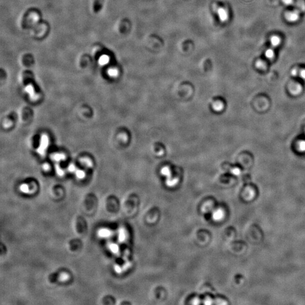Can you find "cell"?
Returning a JSON list of instances; mask_svg holds the SVG:
<instances>
[{"mask_svg":"<svg viewBox=\"0 0 305 305\" xmlns=\"http://www.w3.org/2000/svg\"><path fill=\"white\" fill-rule=\"evenodd\" d=\"M75 166H74V165L71 164V165H70V166H69V167H68V170H69L70 172H74V171H75Z\"/></svg>","mask_w":305,"mask_h":305,"instance_id":"obj_21","label":"cell"},{"mask_svg":"<svg viewBox=\"0 0 305 305\" xmlns=\"http://www.w3.org/2000/svg\"><path fill=\"white\" fill-rule=\"evenodd\" d=\"M219 16L222 21H225L228 19V14L223 9H219L218 10Z\"/></svg>","mask_w":305,"mask_h":305,"instance_id":"obj_5","label":"cell"},{"mask_svg":"<svg viewBox=\"0 0 305 305\" xmlns=\"http://www.w3.org/2000/svg\"><path fill=\"white\" fill-rule=\"evenodd\" d=\"M69 278V275L66 274V273H62L60 276V277H59V279L60 280L62 281H65L66 280L68 279Z\"/></svg>","mask_w":305,"mask_h":305,"instance_id":"obj_15","label":"cell"},{"mask_svg":"<svg viewBox=\"0 0 305 305\" xmlns=\"http://www.w3.org/2000/svg\"><path fill=\"white\" fill-rule=\"evenodd\" d=\"M283 2L285 5H289L292 4L293 0H283Z\"/></svg>","mask_w":305,"mask_h":305,"instance_id":"obj_19","label":"cell"},{"mask_svg":"<svg viewBox=\"0 0 305 305\" xmlns=\"http://www.w3.org/2000/svg\"><path fill=\"white\" fill-rule=\"evenodd\" d=\"M25 90V91L27 92L30 95V97L32 99L35 98V92H34V89H33V88L32 87V86L29 85V86H26Z\"/></svg>","mask_w":305,"mask_h":305,"instance_id":"obj_9","label":"cell"},{"mask_svg":"<svg viewBox=\"0 0 305 305\" xmlns=\"http://www.w3.org/2000/svg\"><path fill=\"white\" fill-rule=\"evenodd\" d=\"M301 76L302 77L305 79V70H304L301 72Z\"/></svg>","mask_w":305,"mask_h":305,"instance_id":"obj_23","label":"cell"},{"mask_svg":"<svg viewBox=\"0 0 305 305\" xmlns=\"http://www.w3.org/2000/svg\"><path fill=\"white\" fill-rule=\"evenodd\" d=\"M112 234L111 231L107 228L100 229L98 231V235L101 238H107Z\"/></svg>","mask_w":305,"mask_h":305,"instance_id":"obj_4","label":"cell"},{"mask_svg":"<svg viewBox=\"0 0 305 305\" xmlns=\"http://www.w3.org/2000/svg\"><path fill=\"white\" fill-rule=\"evenodd\" d=\"M109 61H110V58H109V56H107V55H102L99 58L98 62H99L100 65H105L109 63Z\"/></svg>","mask_w":305,"mask_h":305,"instance_id":"obj_6","label":"cell"},{"mask_svg":"<svg viewBox=\"0 0 305 305\" xmlns=\"http://www.w3.org/2000/svg\"><path fill=\"white\" fill-rule=\"evenodd\" d=\"M224 216V213L223 210L222 209H218L215 211L214 212L213 215V218L214 220L215 221H220L223 218Z\"/></svg>","mask_w":305,"mask_h":305,"instance_id":"obj_3","label":"cell"},{"mask_svg":"<svg viewBox=\"0 0 305 305\" xmlns=\"http://www.w3.org/2000/svg\"><path fill=\"white\" fill-rule=\"evenodd\" d=\"M281 40L279 37L277 36H274L271 38V44L274 46H277L280 44Z\"/></svg>","mask_w":305,"mask_h":305,"instance_id":"obj_7","label":"cell"},{"mask_svg":"<svg viewBox=\"0 0 305 305\" xmlns=\"http://www.w3.org/2000/svg\"><path fill=\"white\" fill-rule=\"evenodd\" d=\"M43 168H44V170L47 171V170H48V169H49V166H48V164H44V165L43 166Z\"/></svg>","mask_w":305,"mask_h":305,"instance_id":"obj_22","label":"cell"},{"mask_svg":"<svg viewBox=\"0 0 305 305\" xmlns=\"http://www.w3.org/2000/svg\"><path fill=\"white\" fill-rule=\"evenodd\" d=\"M274 51L272 49H268L265 52V56L266 57V58H267L269 59L272 58L274 57Z\"/></svg>","mask_w":305,"mask_h":305,"instance_id":"obj_11","label":"cell"},{"mask_svg":"<svg viewBox=\"0 0 305 305\" xmlns=\"http://www.w3.org/2000/svg\"><path fill=\"white\" fill-rule=\"evenodd\" d=\"M82 162L83 163H84L86 165L88 166H91V163L90 162L89 160H87V159H83L82 160Z\"/></svg>","mask_w":305,"mask_h":305,"instance_id":"obj_20","label":"cell"},{"mask_svg":"<svg viewBox=\"0 0 305 305\" xmlns=\"http://www.w3.org/2000/svg\"><path fill=\"white\" fill-rule=\"evenodd\" d=\"M65 155L63 154H56L53 157V158L57 161H60L61 160H63L65 159Z\"/></svg>","mask_w":305,"mask_h":305,"instance_id":"obj_16","label":"cell"},{"mask_svg":"<svg viewBox=\"0 0 305 305\" xmlns=\"http://www.w3.org/2000/svg\"><path fill=\"white\" fill-rule=\"evenodd\" d=\"M107 72H108L109 75L112 76V77H115L118 74V71L117 69H115V68H110V69H109L108 70Z\"/></svg>","mask_w":305,"mask_h":305,"instance_id":"obj_12","label":"cell"},{"mask_svg":"<svg viewBox=\"0 0 305 305\" xmlns=\"http://www.w3.org/2000/svg\"><path fill=\"white\" fill-rule=\"evenodd\" d=\"M126 232L125 231L123 228H121L119 231V241L122 243L123 242L125 239H126Z\"/></svg>","mask_w":305,"mask_h":305,"instance_id":"obj_10","label":"cell"},{"mask_svg":"<svg viewBox=\"0 0 305 305\" xmlns=\"http://www.w3.org/2000/svg\"><path fill=\"white\" fill-rule=\"evenodd\" d=\"M76 176L79 179H82L85 177V173L81 170H77L76 171Z\"/></svg>","mask_w":305,"mask_h":305,"instance_id":"obj_14","label":"cell"},{"mask_svg":"<svg viewBox=\"0 0 305 305\" xmlns=\"http://www.w3.org/2000/svg\"><path fill=\"white\" fill-rule=\"evenodd\" d=\"M109 249H110V250L112 251V253H113L114 254H117L119 251V248L118 245L117 244H114V243H110L109 244Z\"/></svg>","mask_w":305,"mask_h":305,"instance_id":"obj_8","label":"cell"},{"mask_svg":"<svg viewBox=\"0 0 305 305\" xmlns=\"http://www.w3.org/2000/svg\"><path fill=\"white\" fill-rule=\"evenodd\" d=\"M114 269H115V271L117 272V273H121L122 272L121 268L118 265H115V266Z\"/></svg>","mask_w":305,"mask_h":305,"instance_id":"obj_18","label":"cell"},{"mask_svg":"<svg viewBox=\"0 0 305 305\" xmlns=\"http://www.w3.org/2000/svg\"><path fill=\"white\" fill-rule=\"evenodd\" d=\"M56 169H57V173H58L60 176H63V175H64V172H63V170H62L60 168L58 167H56Z\"/></svg>","mask_w":305,"mask_h":305,"instance_id":"obj_17","label":"cell"},{"mask_svg":"<svg viewBox=\"0 0 305 305\" xmlns=\"http://www.w3.org/2000/svg\"><path fill=\"white\" fill-rule=\"evenodd\" d=\"M48 145V138L46 135H43L41 138V141L40 146V147L38 149V152L40 154H44L45 152V150L47 147Z\"/></svg>","mask_w":305,"mask_h":305,"instance_id":"obj_1","label":"cell"},{"mask_svg":"<svg viewBox=\"0 0 305 305\" xmlns=\"http://www.w3.org/2000/svg\"><path fill=\"white\" fill-rule=\"evenodd\" d=\"M286 19L290 22H295L299 19V14L295 11L290 12L286 14Z\"/></svg>","mask_w":305,"mask_h":305,"instance_id":"obj_2","label":"cell"},{"mask_svg":"<svg viewBox=\"0 0 305 305\" xmlns=\"http://www.w3.org/2000/svg\"><path fill=\"white\" fill-rule=\"evenodd\" d=\"M20 191H21L22 192H23V193H28V192H29V187H28V186L27 184H22V185H21L20 186Z\"/></svg>","mask_w":305,"mask_h":305,"instance_id":"obj_13","label":"cell"}]
</instances>
